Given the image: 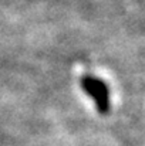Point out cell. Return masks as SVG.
Instances as JSON below:
<instances>
[{
    "instance_id": "1",
    "label": "cell",
    "mask_w": 145,
    "mask_h": 146,
    "mask_svg": "<svg viewBox=\"0 0 145 146\" xmlns=\"http://www.w3.org/2000/svg\"><path fill=\"white\" fill-rule=\"evenodd\" d=\"M81 88L83 91L93 98L97 109L101 115H107L111 108L110 102V91L104 81L93 75H84L81 78Z\"/></svg>"
}]
</instances>
